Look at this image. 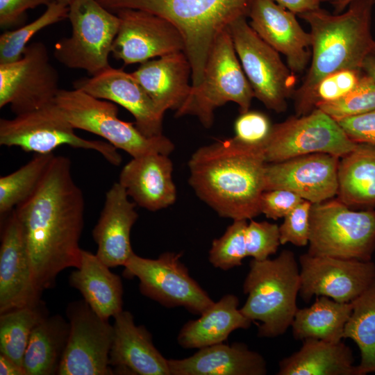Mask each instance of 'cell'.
Instances as JSON below:
<instances>
[{"label": "cell", "mask_w": 375, "mask_h": 375, "mask_svg": "<svg viewBox=\"0 0 375 375\" xmlns=\"http://www.w3.org/2000/svg\"><path fill=\"white\" fill-rule=\"evenodd\" d=\"M131 74L162 115L177 110L190 92L191 66L183 51L141 63Z\"/></svg>", "instance_id": "26"}, {"label": "cell", "mask_w": 375, "mask_h": 375, "mask_svg": "<svg viewBox=\"0 0 375 375\" xmlns=\"http://www.w3.org/2000/svg\"><path fill=\"white\" fill-rule=\"evenodd\" d=\"M319 1H320L321 3L322 2H326V1H330V2L333 3V2L335 1H338V0H319Z\"/></svg>", "instance_id": "51"}, {"label": "cell", "mask_w": 375, "mask_h": 375, "mask_svg": "<svg viewBox=\"0 0 375 375\" xmlns=\"http://www.w3.org/2000/svg\"><path fill=\"white\" fill-rule=\"evenodd\" d=\"M254 97L228 27L216 38L210 51L201 83L190 92L176 116L191 115L206 128L213 122L215 110L228 101L239 106L240 113L249 110Z\"/></svg>", "instance_id": "6"}, {"label": "cell", "mask_w": 375, "mask_h": 375, "mask_svg": "<svg viewBox=\"0 0 375 375\" xmlns=\"http://www.w3.org/2000/svg\"><path fill=\"white\" fill-rule=\"evenodd\" d=\"M374 0H352L347 10L331 14L321 8L299 16L310 26L311 62L301 87L303 92L332 73L360 69L375 46L371 31Z\"/></svg>", "instance_id": "3"}, {"label": "cell", "mask_w": 375, "mask_h": 375, "mask_svg": "<svg viewBox=\"0 0 375 375\" xmlns=\"http://www.w3.org/2000/svg\"><path fill=\"white\" fill-rule=\"evenodd\" d=\"M0 247V314L41 303L21 225L13 210L7 214Z\"/></svg>", "instance_id": "19"}, {"label": "cell", "mask_w": 375, "mask_h": 375, "mask_svg": "<svg viewBox=\"0 0 375 375\" xmlns=\"http://www.w3.org/2000/svg\"><path fill=\"white\" fill-rule=\"evenodd\" d=\"M352 0H338L332 3L335 8V13L343 12ZM375 2V0H374Z\"/></svg>", "instance_id": "49"}, {"label": "cell", "mask_w": 375, "mask_h": 375, "mask_svg": "<svg viewBox=\"0 0 375 375\" xmlns=\"http://www.w3.org/2000/svg\"><path fill=\"white\" fill-rule=\"evenodd\" d=\"M181 253L165 252L156 259L133 253L124 265V276L137 277L140 291L149 299L169 307H184L201 315L214 301L189 274L180 260Z\"/></svg>", "instance_id": "12"}, {"label": "cell", "mask_w": 375, "mask_h": 375, "mask_svg": "<svg viewBox=\"0 0 375 375\" xmlns=\"http://www.w3.org/2000/svg\"><path fill=\"white\" fill-rule=\"evenodd\" d=\"M1 375H26L23 366L17 364L10 358L0 353Z\"/></svg>", "instance_id": "47"}, {"label": "cell", "mask_w": 375, "mask_h": 375, "mask_svg": "<svg viewBox=\"0 0 375 375\" xmlns=\"http://www.w3.org/2000/svg\"><path fill=\"white\" fill-rule=\"evenodd\" d=\"M273 125L268 117L258 111L248 110L240 113L234 124V138L240 142L262 147L267 141Z\"/></svg>", "instance_id": "41"}, {"label": "cell", "mask_w": 375, "mask_h": 375, "mask_svg": "<svg viewBox=\"0 0 375 375\" xmlns=\"http://www.w3.org/2000/svg\"><path fill=\"white\" fill-rule=\"evenodd\" d=\"M351 349L342 340H303L301 348L279 362L278 375H358Z\"/></svg>", "instance_id": "29"}, {"label": "cell", "mask_w": 375, "mask_h": 375, "mask_svg": "<svg viewBox=\"0 0 375 375\" xmlns=\"http://www.w3.org/2000/svg\"><path fill=\"white\" fill-rule=\"evenodd\" d=\"M171 375H265L267 362L244 343H222L199 349L190 357L168 360Z\"/></svg>", "instance_id": "25"}, {"label": "cell", "mask_w": 375, "mask_h": 375, "mask_svg": "<svg viewBox=\"0 0 375 375\" xmlns=\"http://www.w3.org/2000/svg\"><path fill=\"white\" fill-rule=\"evenodd\" d=\"M69 328V323L58 315L46 316L35 326L23 359L26 375L57 374Z\"/></svg>", "instance_id": "32"}, {"label": "cell", "mask_w": 375, "mask_h": 375, "mask_svg": "<svg viewBox=\"0 0 375 375\" xmlns=\"http://www.w3.org/2000/svg\"><path fill=\"white\" fill-rule=\"evenodd\" d=\"M67 315L69 334L57 374H113L109 363L113 326L84 300L70 303Z\"/></svg>", "instance_id": "15"}, {"label": "cell", "mask_w": 375, "mask_h": 375, "mask_svg": "<svg viewBox=\"0 0 375 375\" xmlns=\"http://www.w3.org/2000/svg\"><path fill=\"white\" fill-rule=\"evenodd\" d=\"M55 156L36 154L17 170L0 178V214L5 215L37 190Z\"/></svg>", "instance_id": "34"}, {"label": "cell", "mask_w": 375, "mask_h": 375, "mask_svg": "<svg viewBox=\"0 0 375 375\" xmlns=\"http://www.w3.org/2000/svg\"><path fill=\"white\" fill-rule=\"evenodd\" d=\"M109 363L115 372L139 375H171L168 360L156 348L151 333L122 310L114 317Z\"/></svg>", "instance_id": "23"}, {"label": "cell", "mask_w": 375, "mask_h": 375, "mask_svg": "<svg viewBox=\"0 0 375 375\" xmlns=\"http://www.w3.org/2000/svg\"><path fill=\"white\" fill-rule=\"evenodd\" d=\"M364 76L360 69L340 70L324 76L305 92H294L296 116L306 115L321 104L344 97L359 85Z\"/></svg>", "instance_id": "36"}, {"label": "cell", "mask_w": 375, "mask_h": 375, "mask_svg": "<svg viewBox=\"0 0 375 375\" xmlns=\"http://www.w3.org/2000/svg\"><path fill=\"white\" fill-rule=\"evenodd\" d=\"M238 306V297L224 295L198 319L183 325L178 343L185 349H201L223 342L235 330L249 328L252 321L242 313Z\"/></svg>", "instance_id": "28"}, {"label": "cell", "mask_w": 375, "mask_h": 375, "mask_svg": "<svg viewBox=\"0 0 375 375\" xmlns=\"http://www.w3.org/2000/svg\"><path fill=\"white\" fill-rule=\"evenodd\" d=\"M57 0H0V26L8 29L21 24L26 11L40 6H48Z\"/></svg>", "instance_id": "45"}, {"label": "cell", "mask_w": 375, "mask_h": 375, "mask_svg": "<svg viewBox=\"0 0 375 375\" xmlns=\"http://www.w3.org/2000/svg\"><path fill=\"white\" fill-rule=\"evenodd\" d=\"M247 17L233 21L228 28L233 45L251 86L254 97L276 112L287 108L293 95L295 74L281 60L278 52L251 27Z\"/></svg>", "instance_id": "11"}, {"label": "cell", "mask_w": 375, "mask_h": 375, "mask_svg": "<svg viewBox=\"0 0 375 375\" xmlns=\"http://www.w3.org/2000/svg\"><path fill=\"white\" fill-rule=\"evenodd\" d=\"M351 303L352 311L344 326L343 339L352 340L359 349L358 375L375 373V278Z\"/></svg>", "instance_id": "33"}, {"label": "cell", "mask_w": 375, "mask_h": 375, "mask_svg": "<svg viewBox=\"0 0 375 375\" xmlns=\"http://www.w3.org/2000/svg\"><path fill=\"white\" fill-rule=\"evenodd\" d=\"M338 122L353 142L375 144V110L347 117Z\"/></svg>", "instance_id": "44"}, {"label": "cell", "mask_w": 375, "mask_h": 375, "mask_svg": "<svg viewBox=\"0 0 375 375\" xmlns=\"http://www.w3.org/2000/svg\"><path fill=\"white\" fill-rule=\"evenodd\" d=\"M356 144L337 121L315 108L306 115L273 125L263 151L266 162L272 163L315 153L342 158Z\"/></svg>", "instance_id": "13"}, {"label": "cell", "mask_w": 375, "mask_h": 375, "mask_svg": "<svg viewBox=\"0 0 375 375\" xmlns=\"http://www.w3.org/2000/svg\"><path fill=\"white\" fill-rule=\"evenodd\" d=\"M108 10L130 8L160 16L181 33L192 86L202 81L212 44L235 19L247 17L252 0H97Z\"/></svg>", "instance_id": "4"}, {"label": "cell", "mask_w": 375, "mask_h": 375, "mask_svg": "<svg viewBox=\"0 0 375 375\" xmlns=\"http://www.w3.org/2000/svg\"><path fill=\"white\" fill-rule=\"evenodd\" d=\"M245 242L247 256L256 260H266L276 253L281 244L279 226L251 219L245 231Z\"/></svg>", "instance_id": "40"}, {"label": "cell", "mask_w": 375, "mask_h": 375, "mask_svg": "<svg viewBox=\"0 0 375 375\" xmlns=\"http://www.w3.org/2000/svg\"><path fill=\"white\" fill-rule=\"evenodd\" d=\"M317 108L337 122L375 110V82L365 75L359 85L351 93L339 100L321 104Z\"/></svg>", "instance_id": "39"}, {"label": "cell", "mask_w": 375, "mask_h": 375, "mask_svg": "<svg viewBox=\"0 0 375 375\" xmlns=\"http://www.w3.org/2000/svg\"><path fill=\"white\" fill-rule=\"evenodd\" d=\"M68 10V6L56 1L31 23L4 31L0 35V64L20 59L32 37L44 28L67 18Z\"/></svg>", "instance_id": "37"}, {"label": "cell", "mask_w": 375, "mask_h": 375, "mask_svg": "<svg viewBox=\"0 0 375 375\" xmlns=\"http://www.w3.org/2000/svg\"><path fill=\"white\" fill-rule=\"evenodd\" d=\"M247 17L256 33L286 57L290 70L303 72L311 57V37L300 26L295 14L273 0H252Z\"/></svg>", "instance_id": "21"}, {"label": "cell", "mask_w": 375, "mask_h": 375, "mask_svg": "<svg viewBox=\"0 0 375 375\" xmlns=\"http://www.w3.org/2000/svg\"><path fill=\"white\" fill-rule=\"evenodd\" d=\"M118 33L111 53L125 65L143 63L155 57L183 51L178 30L168 20L144 10L120 9Z\"/></svg>", "instance_id": "17"}, {"label": "cell", "mask_w": 375, "mask_h": 375, "mask_svg": "<svg viewBox=\"0 0 375 375\" xmlns=\"http://www.w3.org/2000/svg\"><path fill=\"white\" fill-rule=\"evenodd\" d=\"M247 219H235L224 233L213 240L209 251V262L216 268L228 270L240 266L247 256L245 242Z\"/></svg>", "instance_id": "38"}, {"label": "cell", "mask_w": 375, "mask_h": 375, "mask_svg": "<svg viewBox=\"0 0 375 375\" xmlns=\"http://www.w3.org/2000/svg\"><path fill=\"white\" fill-rule=\"evenodd\" d=\"M67 6H69V5L70 4V3L73 1V0H57Z\"/></svg>", "instance_id": "50"}, {"label": "cell", "mask_w": 375, "mask_h": 375, "mask_svg": "<svg viewBox=\"0 0 375 375\" xmlns=\"http://www.w3.org/2000/svg\"><path fill=\"white\" fill-rule=\"evenodd\" d=\"M96 254L82 249L80 265L69 277L92 310L108 320L123 310L122 282Z\"/></svg>", "instance_id": "27"}, {"label": "cell", "mask_w": 375, "mask_h": 375, "mask_svg": "<svg viewBox=\"0 0 375 375\" xmlns=\"http://www.w3.org/2000/svg\"><path fill=\"white\" fill-rule=\"evenodd\" d=\"M352 303L317 297L309 307L298 308L291 324L295 340L317 339L338 342L343 339Z\"/></svg>", "instance_id": "31"}, {"label": "cell", "mask_w": 375, "mask_h": 375, "mask_svg": "<svg viewBox=\"0 0 375 375\" xmlns=\"http://www.w3.org/2000/svg\"><path fill=\"white\" fill-rule=\"evenodd\" d=\"M300 290L302 299L325 296L338 302L350 303L360 296L375 278L372 261L313 256L299 257Z\"/></svg>", "instance_id": "16"}, {"label": "cell", "mask_w": 375, "mask_h": 375, "mask_svg": "<svg viewBox=\"0 0 375 375\" xmlns=\"http://www.w3.org/2000/svg\"><path fill=\"white\" fill-rule=\"evenodd\" d=\"M124 188L115 183L106 194L103 208L92 231L97 244L96 255L108 267L123 266L134 253L131 231L138 219L135 203Z\"/></svg>", "instance_id": "22"}, {"label": "cell", "mask_w": 375, "mask_h": 375, "mask_svg": "<svg viewBox=\"0 0 375 375\" xmlns=\"http://www.w3.org/2000/svg\"><path fill=\"white\" fill-rule=\"evenodd\" d=\"M68 7L72 35L56 44L54 57L69 68L95 76L110 67L108 57L119 19L97 0H73Z\"/></svg>", "instance_id": "9"}, {"label": "cell", "mask_w": 375, "mask_h": 375, "mask_svg": "<svg viewBox=\"0 0 375 375\" xmlns=\"http://www.w3.org/2000/svg\"><path fill=\"white\" fill-rule=\"evenodd\" d=\"M338 199L349 208L375 207V144L357 143L338 169Z\"/></svg>", "instance_id": "30"}, {"label": "cell", "mask_w": 375, "mask_h": 375, "mask_svg": "<svg viewBox=\"0 0 375 375\" xmlns=\"http://www.w3.org/2000/svg\"><path fill=\"white\" fill-rule=\"evenodd\" d=\"M15 212L21 225L35 284L42 292L69 267H78L84 198L70 160L55 156L35 192Z\"/></svg>", "instance_id": "1"}, {"label": "cell", "mask_w": 375, "mask_h": 375, "mask_svg": "<svg viewBox=\"0 0 375 375\" xmlns=\"http://www.w3.org/2000/svg\"><path fill=\"white\" fill-rule=\"evenodd\" d=\"M169 156L151 153L132 158L122 169L119 183L136 205L157 211L172 205L176 188Z\"/></svg>", "instance_id": "24"}, {"label": "cell", "mask_w": 375, "mask_h": 375, "mask_svg": "<svg viewBox=\"0 0 375 375\" xmlns=\"http://www.w3.org/2000/svg\"><path fill=\"white\" fill-rule=\"evenodd\" d=\"M56 102L40 108L0 119V144L17 147L36 154L53 153L62 145L93 150L108 162L119 166L122 158L117 149L108 142L84 139L75 133Z\"/></svg>", "instance_id": "10"}, {"label": "cell", "mask_w": 375, "mask_h": 375, "mask_svg": "<svg viewBox=\"0 0 375 375\" xmlns=\"http://www.w3.org/2000/svg\"><path fill=\"white\" fill-rule=\"evenodd\" d=\"M266 165L262 147L217 140L192 154L189 184L220 217L251 219L260 214Z\"/></svg>", "instance_id": "2"}, {"label": "cell", "mask_w": 375, "mask_h": 375, "mask_svg": "<svg viewBox=\"0 0 375 375\" xmlns=\"http://www.w3.org/2000/svg\"><path fill=\"white\" fill-rule=\"evenodd\" d=\"M360 69L367 77L375 82V46L365 58Z\"/></svg>", "instance_id": "48"}, {"label": "cell", "mask_w": 375, "mask_h": 375, "mask_svg": "<svg viewBox=\"0 0 375 375\" xmlns=\"http://www.w3.org/2000/svg\"><path fill=\"white\" fill-rule=\"evenodd\" d=\"M46 316L41 303L1 313L0 353L23 366L24 356L31 333Z\"/></svg>", "instance_id": "35"}, {"label": "cell", "mask_w": 375, "mask_h": 375, "mask_svg": "<svg viewBox=\"0 0 375 375\" xmlns=\"http://www.w3.org/2000/svg\"><path fill=\"white\" fill-rule=\"evenodd\" d=\"M340 158L329 153H315L267 163L265 191L287 190L312 203L331 199L338 192Z\"/></svg>", "instance_id": "18"}, {"label": "cell", "mask_w": 375, "mask_h": 375, "mask_svg": "<svg viewBox=\"0 0 375 375\" xmlns=\"http://www.w3.org/2000/svg\"><path fill=\"white\" fill-rule=\"evenodd\" d=\"M59 80L45 44H29L20 59L0 64V108L17 115L54 103Z\"/></svg>", "instance_id": "14"}, {"label": "cell", "mask_w": 375, "mask_h": 375, "mask_svg": "<svg viewBox=\"0 0 375 375\" xmlns=\"http://www.w3.org/2000/svg\"><path fill=\"white\" fill-rule=\"evenodd\" d=\"M303 199L297 194L283 189L264 191L260 199V211L266 217L278 219L285 217Z\"/></svg>", "instance_id": "43"}, {"label": "cell", "mask_w": 375, "mask_h": 375, "mask_svg": "<svg viewBox=\"0 0 375 375\" xmlns=\"http://www.w3.org/2000/svg\"><path fill=\"white\" fill-rule=\"evenodd\" d=\"M276 3L293 12L301 15L320 8L319 0H273Z\"/></svg>", "instance_id": "46"}, {"label": "cell", "mask_w": 375, "mask_h": 375, "mask_svg": "<svg viewBox=\"0 0 375 375\" xmlns=\"http://www.w3.org/2000/svg\"><path fill=\"white\" fill-rule=\"evenodd\" d=\"M300 269L294 253L285 249L274 259H253L243 283L247 295L242 313L251 321H259L258 335L275 338L291 326L298 310Z\"/></svg>", "instance_id": "5"}, {"label": "cell", "mask_w": 375, "mask_h": 375, "mask_svg": "<svg viewBox=\"0 0 375 375\" xmlns=\"http://www.w3.org/2000/svg\"><path fill=\"white\" fill-rule=\"evenodd\" d=\"M73 85L74 89L124 107L134 117L135 126L145 136L162 134L164 115L131 73L110 67L95 76L76 80Z\"/></svg>", "instance_id": "20"}, {"label": "cell", "mask_w": 375, "mask_h": 375, "mask_svg": "<svg viewBox=\"0 0 375 375\" xmlns=\"http://www.w3.org/2000/svg\"><path fill=\"white\" fill-rule=\"evenodd\" d=\"M55 102L75 129L97 135L132 158L151 153L169 156L174 150L173 142L164 135L147 137L135 123L119 119L115 103L78 89H60Z\"/></svg>", "instance_id": "7"}, {"label": "cell", "mask_w": 375, "mask_h": 375, "mask_svg": "<svg viewBox=\"0 0 375 375\" xmlns=\"http://www.w3.org/2000/svg\"><path fill=\"white\" fill-rule=\"evenodd\" d=\"M312 203L303 199L285 217L279 226L281 244L291 243L297 247L308 244L310 210Z\"/></svg>", "instance_id": "42"}, {"label": "cell", "mask_w": 375, "mask_h": 375, "mask_svg": "<svg viewBox=\"0 0 375 375\" xmlns=\"http://www.w3.org/2000/svg\"><path fill=\"white\" fill-rule=\"evenodd\" d=\"M308 253L362 261L375 250V211L353 210L340 201L312 203Z\"/></svg>", "instance_id": "8"}]
</instances>
